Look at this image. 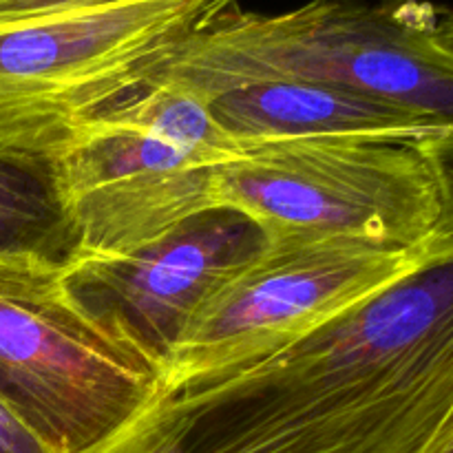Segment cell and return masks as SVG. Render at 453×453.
<instances>
[{
	"instance_id": "6da1fadb",
	"label": "cell",
	"mask_w": 453,
	"mask_h": 453,
	"mask_svg": "<svg viewBox=\"0 0 453 453\" xmlns=\"http://www.w3.org/2000/svg\"><path fill=\"white\" fill-rule=\"evenodd\" d=\"M84 453H453V259L157 392Z\"/></svg>"
},
{
	"instance_id": "7a4b0ae2",
	"label": "cell",
	"mask_w": 453,
	"mask_h": 453,
	"mask_svg": "<svg viewBox=\"0 0 453 453\" xmlns=\"http://www.w3.org/2000/svg\"><path fill=\"white\" fill-rule=\"evenodd\" d=\"M153 82L202 102L255 84H327L453 122V16L432 0H310L281 13L234 4Z\"/></svg>"
},
{
	"instance_id": "3957f363",
	"label": "cell",
	"mask_w": 453,
	"mask_h": 453,
	"mask_svg": "<svg viewBox=\"0 0 453 453\" xmlns=\"http://www.w3.org/2000/svg\"><path fill=\"white\" fill-rule=\"evenodd\" d=\"M451 144L401 137L242 142L212 166L215 206L250 217L268 242L357 239L453 248Z\"/></svg>"
},
{
	"instance_id": "277c9868",
	"label": "cell",
	"mask_w": 453,
	"mask_h": 453,
	"mask_svg": "<svg viewBox=\"0 0 453 453\" xmlns=\"http://www.w3.org/2000/svg\"><path fill=\"white\" fill-rule=\"evenodd\" d=\"M237 0H127L0 22V150L53 159Z\"/></svg>"
},
{
	"instance_id": "5b68a950",
	"label": "cell",
	"mask_w": 453,
	"mask_h": 453,
	"mask_svg": "<svg viewBox=\"0 0 453 453\" xmlns=\"http://www.w3.org/2000/svg\"><path fill=\"white\" fill-rule=\"evenodd\" d=\"M60 265L0 259V398L56 453H84L142 410L162 372L75 301Z\"/></svg>"
},
{
	"instance_id": "8992f818",
	"label": "cell",
	"mask_w": 453,
	"mask_h": 453,
	"mask_svg": "<svg viewBox=\"0 0 453 453\" xmlns=\"http://www.w3.org/2000/svg\"><path fill=\"white\" fill-rule=\"evenodd\" d=\"M442 259H453V248L410 250L357 239L268 242L203 301L168 357L162 380L283 348Z\"/></svg>"
},
{
	"instance_id": "52a82bcc",
	"label": "cell",
	"mask_w": 453,
	"mask_h": 453,
	"mask_svg": "<svg viewBox=\"0 0 453 453\" xmlns=\"http://www.w3.org/2000/svg\"><path fill=\"white\" fill-rule=\"evenodd\" d=\"M51 166L73 239L69 259L131 255L217 208L215 164L157 131L135 97L88 124Z\"/></svg>"
},
{
	"instance_id": "ba28073f",
	"label": "cell",
	"mask_w": 453,
	"mask_h": 453,
	"mask_svg": "<svg viewBox=\"0 0 453 453\" xmlns=\"http://www.w3.org/2000/svg\"><path fill=\"white\" fill-rule=\"evenodd\" d=\"M265 246L250 217L217 206L131 255L69 259L60 273L91 317L164 374L203 301Z\"/></svg>"
},
{
	"instance_id": "9c48e42d",
	"label": "cell",
	"mask_w": 453,
	"mask_h": 453,
	"mask_svg": "<svg viewBox=\"0 0 453 453\" xmlns=\"http://www.w3.org/2000/svg\"><path fill=\"white\" fill-rule=\"evenodd\" d=\"M234 142L283 137H401L453 140V122L343 87L270 82L234 88L203 102Z\"/></svg>"
},
{
	"instance_id": "30bf717a",
	"label": "cell",
	"mask_w": 453,
	"mask_h": 453,
	"mask_svg": "<svg viewBox=\"0 0 453 453\" xmlns=\"http://www.w3.org/2000/svg\"><path fill=\"white\" fill-rule=\"evenodd\" d=\"M71 248L51 159L0 150V259L42 257L65 264Z\"/></svg>"
},
{
	"instance_id": "8fae6325",
	"label": "cell",
	"mask_w": 453,
	"mask_h": 453,
	"mask_svg": "<svg viewBox=\"0 0 453 453\" xmlns=\"http://www.w3.org/2000/svg\"><path fill=\"white\" fill-rule=\"evenodd\" d=\"M118 3H127V0H0V22L82 12V9L106 7V4Z\"/></svg>"
},
{
	"instance_id": "7c38bea8",
	"label": "cell",
	"mask_w": 453,
	"mask_h": 453,
	"mask_svg": "<svg viewBox=\"0 0 453 453\" xmlns=\"http://www.w3.org/2000/svg\"><path fill=\"white\" fill-rule=\"evenodd\" d=\"M0 453H56L0 398Z\"/></svg>"
}]
</instances>
